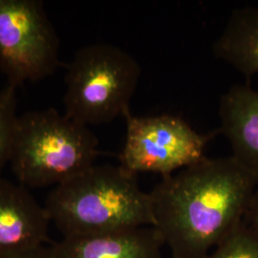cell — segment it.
<instances>
[{"label":"cell","mask_w":258,"mask_h":258,"mask_svg":"<svg viewBox=\"0 0 258 258\" xmlns=\"http://www.w3.org/2000/svg\"><path fill=\"white\" fill-rule=\"evenodd\" d=\"M125 142L119 155L120 166L134 174L152 172L164 176L203 159L213 134L196 132L187 122L171 115L137 117L124 114Z\"/></svg>","instance_id":"cell-6"},{"label":"cell","mask_w":258,"mask_h":258,"mask_svg":"<svg viewBox=\"0 0 258 258\" xmlns=\"http://www.w3.org/2000/svg\"><path fill=\"white\" fill-rule=\"evenodd\" d=\"M99 140L89 128L55 108L19 116L10 164L26 188L57 185L94 166Z\"/></svg>","instance_id":"cell-3"},{"label":"cell","mask_w":258,"mask_h":258,"mask_svg":"<svg viewBox=\"0 0 258 258\" xmlns=\"http://www.w3.org/2000/svg\"><path fill=\"white\" fill-rule=\"evenodd\" d=\"M63 237H86L153 227L149 194L119 166H94L50 191L44 204Z\"/></svg>","instance_id":"cell-2"},{"label":"cell","mask_w":258,"mask_h":258,"mask_svg":"<svg viewBox=\"0 0 258 258\" xmlns=\"http://www.w3.org/2000/svg\"><path fill=\"white\" fill-rule=\"evenodd\" d=\"M219 117L231 156L258 180V91L249 85L232 86L221 97Z\"/></svg>","instance_id":"cell-8"},{"label":"cell","mask_w":258,"mask_h":258,"mask_svg":"<svg viewBox=\"0 0 258 258\" xmlns=\"http://www.w3.org/2000/svg\"><path fill=\"white\" fill-rule=\"evenodd\" d=\"M258 180L232 156L204 157L149 192L154 228L171 258H205L243 221Z\"/></svg>","instance_id":"cell-1"},{"label":"cell","mask_w":258,"mask_h":258,"mask_svg":"<svg viewBox=\"0 0 258 258\" xmlns=\"http://www.w3.org/2000/svg\"><path fill=\"white\" fill-rule=\"evenodd\" d=\"M0 258H53L51 247L45 245L0 253Z\"/></svg>","instance_id":"cell-13"},{"label":"cell","mask_w":258,"mask_h":258,"mask_svg":"<svg viewBox=\"0 0 258 258\" xmlns=\"http://www.w3.org/2000/svg\"><path fill=\"white\" fill-rule=\"evenodd\" d=\"M205 258H258V233L242 221Z\"/></svg>","instance_id":"cell-12"},{"label":"cell","mask_w":258,"mask_h":258,"mask_svg":"<svg viewBox=\"0 0 258 258\" xmlns=\"http://www.w3.org/2000/svg\"><path fill=\"white\" fill-rule=\"evenodd\" d=\"M212 50L247 78L258 74V5L233 11Z\"/></svg>","instance_id":"cell-10"},{"label":"cell","mask_w":258,"mask_h":258,"mask_svg":"<svg viewBox=\"0 0 258 258\" xmlns=\"http://www.w3.org/2000/svg\"><path fill=\"white\" fill-rule=\"evenodd\" d=\"M243 222L250 230L258 233V184L249 199Z\"/></svg>","instance_id":"cell-14"},{"label":"cell","mask_w":258,"mask_h":258,"mask_svg":"<svg viewBox=\"0 0 258 258\" xmlns=\"http://www.w3.org/2000/svg\"><path fill=\"white\" fill-rule=\"evenodd\" d=\"M165 246L154 227L86 237H63L51 247L53 258H161Z\"/></svg>","instance_id":"cell-9"},{"label":"cell","mask_w":258,"mask_h":258,"mask_svg":"<svg viewBox=\"0 0 258 258\" xmlns=\"http://www.w3.org/2000/svg\"><path fill=\"white\" fill-rule=\"evenodd\" d=\"M140 75L137 60L120 47L100 42L81 48L66 68L65 115L87 126L124 116Z\"/></svg>","instance_id":"cell-4"},{"label":"cell","mask_w":258,"mask_h":258,"mask_svg":"<svg viewBox=\"0 0 258 258\" xmlns=\"http://www.w3.org/2000/svg\"><path fill=\"white\" fill-rule=\"evenodd\" d=\"M50 222L28 188L0 178V253L45 245Z\"/></svg>","instance_id":"cell-7"},{"label":"cell","mask_w":258,"mask_h":258,"mask_svg":"<svg viewBox=\"0 0 258 258\" xmlns=\"http://www.w3.org/2000/svg\"><path fill=\"white\" fill-rule=\"evenodd\" d=\"M17 106V87L7 83L0 90V175L11 159L19 118Z\"/></svg>","instance_id":"cell-11"},{"label":"cell","mask_w":258,"mask_h":258,"mask_svg":"<svg viewBox=\"0 0 258 258\" xmlns=\"http://www.w3.org/2000/svg\"><path fill=\"white\" fill-rule=\"evenodd\" d=\"M59 38L39 0H0V70L19 87L54 74Z\"/></svg>","instance_id":"cell-5"}]
</instances>
